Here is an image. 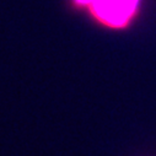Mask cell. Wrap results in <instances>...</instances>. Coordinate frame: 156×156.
Wrapping results in <instances>:
<instances>
[{"instance_id":"obj_1","label":"cell","mask_w":156,"mask_h":156,"mask_svg":"<svg viewBox=\"0 0 156 156\" xmlns=\"http://www.w3.org/2000/svg\"><path fill=\"white\" fill-rule=\"evenodd\" d=\"M66 3L74 11L84 14L103 28L123 31L139 19L145 0H68Z\"/></svg>"}]
</instances>
